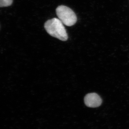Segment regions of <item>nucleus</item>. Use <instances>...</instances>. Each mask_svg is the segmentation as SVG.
<instances>
[{
    "mask_svg": "<svg viewBox=\"0 0 129 129\" xmlns=\"http://www.w3.org/2000/svg\"><path fill=\"white\" fill-rule=\"evenodd\" d=\"M44 27L51 36L62 41H66L68 37L63 23L58 18H53L46 22Z\"/></svg>",
    "mask_w": 129,
    "mask_h": 129,
    "instance_id": "1",
    "label": "nucleus"
},
{
    "mask_svg": "<svg viewBox=\"0 0 129 129\" xmlns=\"http://www.w3.org/2000/svg\"><path fill=\"white\" fill-rule=\"evenodd\" d=\"M56 13L58 19L64 25L71 26L74 25L77 22V17L72 9L66 6L58 7Z\"/></svg>",
    "mask_w": 129,
    "mask_h": 129,
    "instance_id": "2",
    "label": "nucleus"
},
{
    "mask_svg": "<svg viewBox=\"0 0 129 129\" xmlns=\"http://www.w3.org/2000/svg\"><path fill=\"white\" fill-rule=\"evenodd\" d=\"M85 104L90 108H96L101 105L102 101L101 97L95 93L87 94L85 96Z\"/></svg>",
    "mask_w": 129,
    "mask_h": 129,
    "instance_id": "3",
    "label": "nucleus"
},
{
    "mask_svg": "<svg viewBox=\"0 0 129 129\" xmlns=\"http://www.w3.org/2000/svg\"><path fill=\"white\" fill-rule=\"evenodd\" d=\"M13 0H0V7H7L12 4Z\"/></svg>",
    "mask_w": 129,
    "mask_h": 129,
    "instance_id": "4",
    "label": "nucleus"
}]
</instances>
